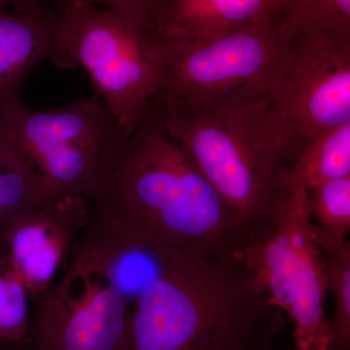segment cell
Masks as SVG:
<instances>
[{"mask_svg":"<svg viewBox=\"0 0 350 350\" xmlns=\"http://www.w3.org/2000/svg\"><path fill=\"white\" fill-rule=\"evenodd\" d=\"M56 20L42 5L25 13L0 6V109L20 100L27 76L51 57Z\"/></svg>","mask_w":350,"mask_h":350,"instance_id":"cell-11","label":"cell"},{"mask_svg":"<svg viewBox=\"0 0 350 350\" xmlns=\"http://www.w3.org/2000/svg\"><path fill=\"white\" fill-rule=\"evenodd\" d=\"M236 350H273L271 349V345H258V347H241V349H236ZM293 350H297L294 349Z\"/></svg>","mask_w":350,"mask_h":350,"instance_id":"cell-21","label":"cell"},{"mask_svg":"<svg viewBox=\"0 0 350 350\" xmlns=\"http://www.w3.org/2000/svg\"><path fill=\"white\" fill-rule=\"evenodd\" d=\"M155 278L131 306L129 350H236L285 327L250 269L199 247H158Z\"/></svg>","mask_w":350,"mask_h":350,"instance_id":"cell-3","label":"cell"},{"mask_svg":"<svg viewBox=\"0 0 350 350\" xmlns=\"http://www.w3.org/2000/svg\"><path fill=\"white\" fill-rule=\"evenodd\" d=\"M31 299L5 255H0V350H31Z\"/></svg>","mask_w":350,"mask_h":350,"instance_id":"cell-16","label":"cell"},{"mask_svg":"<svg viewBox=\"0 0 350 350\" xmlns=\"http://www.w3.org/2000/svg\"><path fill=\"white\" fill-rule=\"evenodd\" d=\"M170 137L254 239L273 227L280 177L298 156L273 90L239 87L154 101Z\"/></svg>","mask_w":350,"mask_h":350,"instance_id":"cell-2","label":"cell"},{"mask_svg":"<svg viewBox=\"0 0 350 350\" xmlns=\"http://www.w3.org/2000/svg\"><path fill=\"white\" fill-rule=\"evenodd\" d=\"M59 10L75 3L107 5L146 31H154L165 15L169 0H57Z\"/></svg>","mask_w":350,"mask_h":350,"instance_id":"cell-19","label":"cell"},{"mask_svg":"<svg viewBox=\"0 0 350 350\" xmlns=\"http://www.w3.org/2000/svg\"><path fill=\"white\" fill-rule=\"evenodd\" d=\"M0 119L59 200L87 199L108 147L126 133L111 110L94 100L50 110L29 109L18 100L0 109Z\"/></svg>","mask_w":350,"mask_h":350,"instance_id":"cell-6","label":"cell"},{"mask_svg":"<svg viewBox=\"0 0 350 350\" xmlns=\"http://www.w3.org/2000/svg\"><path fill=\"white\" fill-rule=\"evenodd\" d=\"M90 211L135 243L199 247L234 259L253 239L185 149L170 137L154 101L131 135L101 159Z\"/></svg>","mask_w":350,"mask_h":350,"instance_id":"cell-1","label":"cell"},{"mask_svg":"<svg viewBox=\"0 0 350 350\" xmlns=\"http://www.w3.org/2000/svg\"><path fill=\"white\" fill-rule=\"evenodd\" d=\"M8 2H12L16 10L19 13L29 12L42 5L41 0H0V6L5 7Z\"/></svg>","mask_w":350,"mask_h":350,"instance_id":"cell-20","label":"cell"},{"mask_svg":"<svg viewBox=\"0 0 350 350\" xmlns=\"http://www.w3.org/2000/svg\"><path fill=\"white\" fill-rule=\"evenodd\" d=\"M156 32L165 51L162 83L153 100L158 103L239 87L273 90L290 41L278 18L250 23L202 43L175 40Z\"/></svg>","mask_w":350,"mask_h":350,"instance_id":"cell-8","label":"cell"},{"mask_svg":"<svg viewBox=\"0 0 350 350\" xmlns=\"http://www.w3.org/2000/svg\"><path fill=\"white\" fill-rule=\"evenodd\" d=\"M232 258L293 322L294 349L329 350L323 254L315 241L306 190H282L271 231L234 251Z\"/></svg>","mask_w":350,"mask_h":350,"instance_id":"cell-5","label":"cell"},{"mask_svg":"<svg viewBox=\"0 0 350 350\" xmlns=\"http://www.w3.org/2000/svg\"><path fill=\"white\" fill-rule=\"evenodd\" d=\"M89 215L85 198L51 200L18 219L7 232L3 254L36 306L70 256Z\"/></svg>","mask_w":350,"mask_h":350,"instance_id":"cell-10","label":"cell"},{"mask_svg":"<svg viewBox=\"0 0 350 350\" xmlns=\"http://www.w3.org/2000/svg\"><path fill=\"white\" fill-rule=\"evenodd\" d=\"M0 255H2V254H0Z\"/></svg>","mask_w":350,"mask_h":350,"instance_id":"cell-22","label":"cell"},{"mask_svg":"<svg viewBox=\"0 0 350 350\" xmlns=\"http://www.w3.org/2000/svg\"><path fill=\"white\" fill-rule=\"evenodd\" d=\"M289 38L273 94L299 155L313 138L350 123V38L308 31Z\"/></svg>","mask_w":350,"mask_h":350,"instance_id":"cell-9","label":"cell"},{"mask_svg":"<svg viewBox=\"0 0 350 350\" xmlns=\"http://www.w3.org/2000/svg\"><path fill=\"white\" fill-rule=\"evenodd\" d=\"M350 176V123L326 131L301 148L280 177L282 190L308 189Z\"/></svg>","mask_w":350,"mask_h":350,"instance_id":"cell-14","label":"cell"},{"mask_svg":"<svg viewBox=\"0 0 350 350\" xmlns=\"http://www.w3.org/2000/svg\"><path fill=\"white\" fill-rule=\"evenodd\" d=\"M131 305L81 232L66 271L38 305L31 350H129Z\"/></svg>","mask_w":350,"mask_h":350,"instance_id":"cell-7","label":"cell"},{"mask_svg":"<svg viewBox=\"0 0 350 350\" xmlns=\"http://www.w3.org/2000/svg\"><path fill=\"white\" fill-rule=\"evenodd\" d=\"M56 199L42 177L19 150L0 119V254L7 232L18 219Z\"/></svg>","mask_w":350,"mask_h":350,"instance_id":"cell-13","label":"cell"},{"mask_svg":"<svg viewBox=\"0 0 350 350\" xmlns=\"http://www.w3.org/2000/svg\"><path fill=\"white\" fill-rule=\"evenodd\" d=\"M315 241L323 254L327 290L334 295L329 350H350V243L331 238L313 224Z\"/></svg>","mask_w":350,"mask_h":350,"instance_id":"cell-15","label":"cell"},{"mask_svg":"<svg viewBox=\"0 0 350 350\" xmlns=\"http://www.w3.org/2000/svg\"><path fill=\"white\" fill-rule=\"evenodd\" d=\"M51 59L59 68L85 69L131 135L160 89L165 51L155 31L109 9L75 3L57 13Z\"/></svg>","mask_w":350,"mask_h":350,"instance_id":"cell-4","label":"cell"},{"mask_svg":"<svg viewBox=\"0 0 350 350\" xmlns=\"http://www.w3.org/2000/svg\"><path fill=\"white\" fill-rule=\"evenodd\" d=\"M312 218L331 238L345 241L350 230V176L324 182L308 189Z\"/></svg>","mask_w":350,"mask_h":350,"instance_id":"cell-18","label":"cell"},{"mask_svg":"<svg viewBox=\"0 0 350 350\" xmlns=\"http://www.w3.org/2000/svg\"><path fill=\"white\" fill-rule=\"evenodd\" d=\"M278 20L287 36L323 31L350 38V0H282Z\"/></svg>","mask_w":350,"mask_h":350,"instance_id":"cell-17","label":"cell"},{"mask_svg":"<svg viewBox=\"0 0 350 350\" xmlns=\"http://www.w3.org/2000/svg\"><path fill=\"white\" fill-rule=\"evenodd\" d=\"M282 0H169L156 31L202 43L257 21L278 18Z\"/></svg>","mask_w":350,"mask_h":350,"instance_id":"cell-12","label":"cell"}]
</instances>
